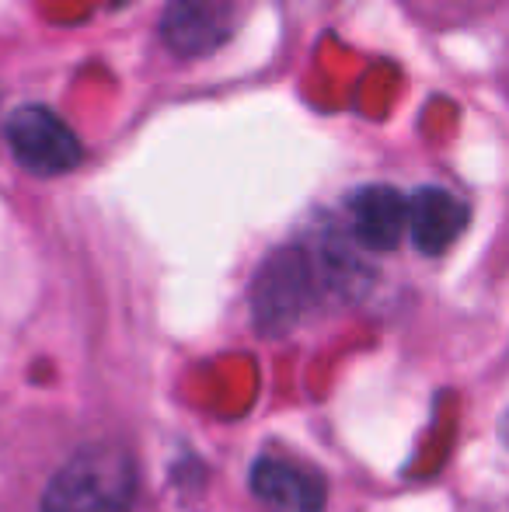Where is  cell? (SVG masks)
Returning <instances> with one entry per match:
<instances>
[{"instance_id": "cell-1", "label": "cell", "mask_w": 509, "mask_h": 512, "mask_svg": "<svg viewBox=\"0 0 509 512\" xmlns=\"http://www.w3.org/2000/svg\"><path fill=\"white\" fill-rule=\"evenodd\" d=\"M133 502V457L119 443H91L53 474L42 512H133Z\"/></svg>"}, {"instance_id": "cell-2", "label": "cell", "mask_w": 509, "mask_h": 512, "mask_svg": "<svg viewBox=\"0 0 509 512\" xmlns=\"http://www.w3.org/2000/svg\"><path fill=\"white\" fill-rule=\"evenodd\" d=\"M314 286H318V276H314L307 248L290 244V248L272 251L252 279L255 331H262L265 338H279L297 328L314 300Z\"/></svg>"}, {"instance_id": "cell-3", "label": "cell", "mask_w": 509, "mask_h": 512, "mask_svg": "<svg viewBox=\"0 0 509 512\" xmlns=\"http://www.w3.org/2000/svg\"><path fill=\"white\" fill-rule=\"evenodd\" d=\"M4 140L11 157L39 178H56L84 161L77 133L46 105H18L4 119Z\"/></svg>"}, {"instance_id": "cell-4", "label": "cell", "mask_w": 509, "mask_h": 512, "mask_svg": "<svg viewBox=\"0 0 509 512\" xmlns=\"http://www.w3.org/2000/svg\"><path fill=\"white\" fill-rule=\"evenodd\" d=\"M238 28V0H168L161 14V39L182 60L210 56Z\"/></svg>"}, {"instance_id": "cell-5", "label": "cell", "mask_w": 509, "mask_h": 512, "mask_svg": "<svg viewBox=\"0 0 509 512\" xmlns=\"http://www.w3.org/2000/svg\"><path fill=\"white\" fill-rule=\"evenodd\" d=\"M471 223V209L457 192L443 189V185H426L408 199V223L405 230L412 234V244L419 255H443Z\"/></svg>"}, {"instance_id": "cell-6", "label": "cell", "mask_w": 509, "mask_h": 512, "mask_svg": "<svg viewBox=\"0 0 509 512\" xmlns=\"http://www.w3.org/2000/svg\"><path fill=\"white\" fill-rule=\"evenodd\" d=\"M252 492L269 512H325L328 488L318 471L262 457L252 467Z\"/></svg>"}, {"instance_id": "cell-7", "label": "cell", "mask_w": 509, "mask_h": 512, "mask_svg": "<svg viewBox=\"0 0 509 512\" xmlns=\"http://www.w3.org/2000/svg\"><path fill=\"white\" fill-rule=\"evenodd\" d=\"M408 199L394 185H363L349 196V227L360 248L367 251H394L405 237Z\"/></svg>"}]
</instances>
